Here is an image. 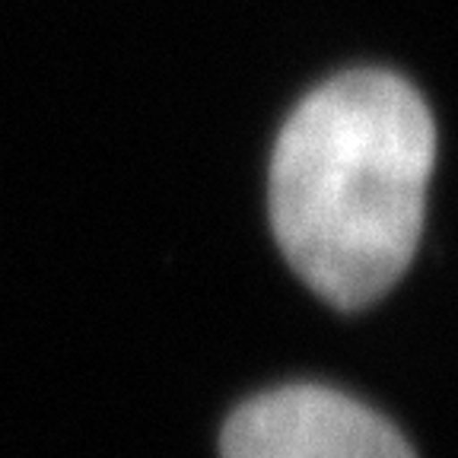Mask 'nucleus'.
<instances>
[{"instance_id": "obj_1", "label": "nucleus", "mask_w": 458, "mask_h": 458, "mask_svg": "<svg viewBox=\"0 0 458 458\" xmlns=\"http://www.w3.org/2000/svg\"><path fill=\"white\" fill-rule=\"evenodd\" d=\"M433 163V114L408 80L353 71L322 83L271 159L267 208L286 261L347 312L386 296L420 242Z\"/></svg>"}, {"instance_id": "obj_2", "label": "nucleus", "mask_w": 458, "mask_h": 458, "mask_svg": "<svg viewBox=\"0 0 458 458\" xmlns=\"http://www.w3.org/2000/svg\"><path fill=\"white\" fill-rule=\"evenodd\" d=\"M220 445L223 458H414L386 417L325 386H284L245 401Z\"/></svg>"}]
</instances>
